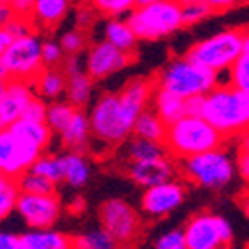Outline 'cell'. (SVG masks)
<instances>
[{
    "mask_svg": "<svg viewBox=\"0 0 249 249\" xmlns=\"http://www.w3.org/2000/svg\"><path fill=\"white\" fill-rule=\"evenodd\" d=\"M156 84L148 78H132L120 92L102 94L88 114L96 140L108 146L126 142L142 112L148 110Z\"/></svg>",
    "mask_w": 249,
    "mask_h": 249,
    "instance_id": "6da1fadb",
    "label": "cell"
},
{
    "mask_svg": "<svg viewBox=\"0 0 249 249\" xmlns=\"http://www.w3.org/2000/svg\"><path fill=\"white\" fill-rule=\"evenodd\" d=\"M201 118L221 136H233L249 128V96L230 84L213 88L203 96Z\"/></svg>",
    "mask_w": 249,
    "mask_h": 249,
    "instance_id": "7a4b0ae2",
    "label": "cell"
},
{
    "mask_svg": "<svg viewBox=\"0 0 249 249\" xmlns=\"http://www.w3.org/2000/svg\"><path fill=\"white\" fill-rule=\"evenodd\" d=\"M158 90H165L181 100L203 98L213 88H217V74L207 70L185 56L174 58L168 66L161 70L158 80L154 82Z\"/></svg>",
    "mask_w": 249,
    "mask_h": 249,
    "instance_id": "3957f363",
    "label": "cell"
},
{
    "mask_svg": "<svg viewBox=\"0 0 249 249\" xmlns=\"http://www.w3.org/2000/svg\"><path fill=\"white\" fill-rule=\"evenodd\" d=\"M126 22L138 40H160L183 26L181 4L172 0H142L136 2Z\"/></svg>",
    "mask_w": 249,
    "mask_h": 249,
    "instance_id": "277c9868",
    "label": "cell"
},
{
    "mask_svg": "<svg viewBox=\"0 0 249 249\" xmlns=\"http://www.w3.org/2000/svg\"><path fill=\"white\" fill-rule=\"evenodd\" d=\"M221 140L223 136L215 132L203 118L185 116L176 124H172V126H168L163 146L168 150V154L179 160H188L221 148Z\"/></svg>",
    "mask_w": 249,
    "mask_h": 249,
    "instance_id": "5b68a950",
    "label": "cell"
},
{
    "mask_svg": "<svg viewBox=\"0 0 249 249\" xmlns=\"http://www.w3.org/2000/svg\"><path fill=\"white\" fill-rule=\"evenodd\" d=\"M241 56H243V30L237 28H230L205 40H199L197 44H194L185 52L188 60L215 74L230 70Z\"/></svg>",
    "mask_w": 249,
    "mask_h": 249,
    "instance_id": "8992f818",
    "label": "cell"
},
{
    "mask_svg": "<svg viewBox=\"0 0 249 249\" xmlns=\"http://www.w3.org/2000/svg\"><path fill=\"white\" fill-rule=\"evenodd\" d=\"M181 172L185 179L203 190H221L230 185L237 174L235 161L225 150L217 148L183 160Z\"/></svg>",
    "mask_w": 249,
    "mask_h": 249,
    "instance_id": "52a82bcc",
    "label": "cell"
},
{
    "mask_svg": "<svg viewBox=\"0 0 249 249\" xmlns=\"http://www.w3.org/2000/svg\"><path fill=\"white\" fill-rule=\"evenodd\" d=\"M185 249H230L233 241V227L230 219L201 212L196 213L183 227Z\"/></svg>",
    "mask_w": 249,
    "mask_h": 249,
    "instance_id": "ba28073f",
    "label": "cell"
},
{
    "mask_svg": "<svg viewBox=\"0 0 249 249\" xmlns=\"http://www.w3.org/2000/svg\"><path fill=\"white\" fill-rule=\"evenodd\" d=\"M98 217L100 227L106 230L118 245H132L142 231V219L138 212L122 197L104 201L98 210Z\"/></svg>",
    "mask_w": 249,
    "mask_h": 249,
    "instance_id": "9c48e42d",
    "label": "cell"
},
{
    "mask_svg": "<svg viewBox=\"0 0 249 249\" xmlns=\"http://www.w3.org/2000/svg\"><path fill=\"white\" fill-rule=\"evenodd\" d=\"M4 66L8 70L10 80L30 82L42 70V40L38 34H28L24 38H16L10 48L2 56Z\"/></svg>",
    "mask_w": 249,
    "mask_h": 249,
    "instance_id": "30bf717a",
    "label": "cell"
},
{
    "mask_svg": "<svg viewBox=\"0 0 249 249\" xmlns=\"http://www.w3.org/2000/svg\"><path fill=\"white\" fill-rule=\"evenodd\" d=\"M16 213L28 225V230H52L62 215V199L58 194H20L16 201Z\"/></svg>",
    "mask_w": 249,
    "mask_h": 249,
    "instance_id": "8fae6325",
    "label": "cell"
},
{
    "mask_svg": "<svg viewBox=\"0 0 249 249\" xmlns=\"http://www.w3.org/2000/svg\"><path fill=\"white\" fill-rule=\"evenodd\" d=\"M40 156L42 152L16 142L10 130H0V176L10 179L22 178L30 172Z\"/></svg>",
    "mask_w": 249,
    "mask_h": 249,
    "instance_id": "7c38bea8",
    "label": "cell"
},
{
    "mask_svg": "<svg viewBox=\"0 0 249 249\" xmlns=\"http://www.w3.org/2000/svg\"><path fill=\"white\" fill-rule=\"evenodd\" d=\"M185 199V188L178 179L154 185L142 194V210L150 217H165L174 213Z\"/></svg>",
    "mask_w": 249,
    "mask_h": 249,
    "instance_id": "4fadbf2b",
    "label": "cell"
},
{
    "mask_svg": "<svg viewBox=\"0 0 249 249\" xmlns=\"http://www.w3.org/2000/svg\"><path fill=\"white\" fill-rule=\"evenodd\" d=\"M132 62V56L116 50L106 40H102L98 44H92V48L86 54L84 62V72L96 82V80H106L112 74L124 70Z\"/></svg>",
    "mask_w": 249,
    "mask_h": 249,
    "instance_id": "5bb4252c",
    "label": "cell"
},
{
    "mask_svg": "<svg viewBox=\"0 0 249 249\" xmlns=\"http://www.w3.org/2000/svg\"><path fill=\"white\" fill-rule=\"evenodd\" d=\"M32 98L34 92L28 82L8 80L6 90L0 98V130H8L18 120H22L24 110Z\"/></svg>",
    "mask_w": 249,
    "mask_h": 249,
    "instance_id": "9a60e30c",
    "label": "cell"
},
{
    "mask_svg": "<svg viewBox=\"0 0 249 249\" xmlns=\"http://www.w3.org/2000/svg\"><path fill=\"white\" fill-rule=\"evenodd\" d=\"M126 174L136 185L150 190L154 185L172 181L176 168L170 158H161V160H154V161H134L128 165Z\"/></svg>",
    "mask_w": 249,
    "mask_h": 249,
    "instance_id": "2e32d148",
    "label": "cell"
},
{
    "mask_svg": "<svg viewBox=\"0 0 249 249\" xmlns=\"http://www.w3.org/2000/svg\"><path fill=\"white\" fill-rule=\"evenodd\" d=\"M18 249H74V237L60 230H28L18 233Z\"/></svg>",
    "mask_w": 249,
    "mask_h": 249,
    "instance_id": "e0dca14e",
    "label": "cell"
},
{
    "mask_svg": "<svg viewBox=\"0 0 249 249\" xmlns=\"http://www.w3.org/2000/svg\"><path fill=\"white\" fill-rule=\"evenodd\" d=\"M16 142H20L22 146L34 148L38 152H42L50 146L52 142V132L46 126V122H30V120H18L14 126L8 128Z\"/></svg>",
    "mask_w": 249,
    "mask_h": 249,
    "instance_id": "ac0fdd59",
    "label": "cell"
},
{
    "mask_svg": "<svg viewBox=\"0 0 249 249\" xmlns=\"http://www.w3.org/2000/svg\"><path fill=\"white\" fill-rule=\"evenodd\" d=\"M32 92L40 100H52L56 102L66 92V76L60 68H42L38 76L30 82Z\"/></svg>",
    "mask_w": 249,
    "mask_h": 249,
    "instance_id": "d6986e66",
    "label": "cell"
},
{
    "mask_svg": "<svg viewBox=\"0 0 249 249\" xmlns=\"http://www.w3.org/2000/svg\"><path fill=\"white\" fill-rule=\"evenodd\" d=\"M90 136H92V128H90L88 114L84 110H76L70 124L66 126V130L60 134V140L70 152H80L82 154V150L88 148Z\"/></svg>",
    "mask_w": 249,
    "mask_h": 249,
    "instance_id": "ffe728a7",
    "label": "cell"
},
{
    "mask_svg": "<svg viewBox=\"0 0 249 249\" xmlns=\"http://www.w3.org/2000/svg\"><path fill=\"white\" fill-rule=\"evenodd\" d=\"M70 2H66V0H36L30 20L32 24H38L42 28H54L66 18Z\"/></svg>",
    "mask_w": 249,
    "mask_h": 249,
    "instance_id": "44dd1931",
    "label": "cell"
},
{
    "mask_svg": "<svg viewBox=\"0 0 249 249\" xmlns=\"http://www.w3.org/2000/svg\"><path fill=\"white\" fill-rule=\"evenodd\" d=\"M104 40L108 44H112L116 50L124 52L132 56L136 52V46H138V38L136 34L132 32V28L128 26L126 20L122 18H110L106 26H104Z\"/></svg>",
    "mask_w": 249,
    "mask_h": 249,
    "instance_id": "7402d4cb",
    "label": "cell"
},
{
    "mask_svg": "<svg viewBox=\"0 0 249 249\" xmlns=\"http://www.w3.org/2000/svg\"><path fill=\"white\" fill-rule=\"evenodd\" d=\"M62 168H64V181L70 188H84L92 176V168L84 154L80 152H66L62 154Z\"/></svg>",
    "mask_w": 249,
    "mask_h": 249,
    "instance_id": "603a6c76",
    "label": "cell"
},
{
    "mask_svg": "<svg viewBox=\"0 0 249 249\" xmlns=\"http://www.w3.org/2000/svg\"><path fill=\"white\" fill-rule=\"evenodd\" d=\"M154 112L160 116V120L165 126H172L178 120L185 118V100L165 92V90H158L154 92Z\"/></svg>",
    "mask_w": 249,
    "mask_h": 249,
    "instance_id": "cb8c5ba5",
    "label": "cell"
},
{
    "mask_svg": "<svg viewBox=\"0 0 249 249\" xmlns=\"http://www.w3.org/2000/svg\"><path fill=\"white\" fill-rule=\"evenodd\" d=\"M66 102L70 104L72 108L76 110H82L84 106H88L90 100H92V94H94V80L82 72L78 76H72V78H66Z\"/></svg>",
    "mask_w": 249,
    "mask_h": 249,
    "instance_id": "d4e9b609",
    "label": "cell"
},
{
    "mask_svg": "<svg viewBox=\"0 0 249 249\" xmlns=\"http://www.w3.org/2000/svg\"><path fill=\"white\" fill-rule=\"evenodd\" d=\"M165 132H168V126L160 120V116L154 110L142 112L134 124V130H132L134 138H142V140L156 142V143H163Z\"/></svg>",
    "mask_w": 249,
    "mask_h": 249,
    "instance_id": "484cf974",
    "label": "cell"
},
{
    "mask_svg": "<svg viewBox=\"0 0 249 249\" xmlns=\"http://www.w3.org/2000/svg\"><path fill=\"white\" fill-rule=\"evenodd\" d=\"M126 152H128L130 163H134V161H154V160L168 158V150H165L163 143L148 142V140H142V138H132L128 142Z\"/></svg>",
    "mask_w": 249,
    "mask_h": 249,
    "instance_id": "4316f807",
    "label": "cell"
},
{
    "mask_svg": "<svg viewBox=\"0 0 249 249\" xmlns=\"http://www.w3.org/2000/svg\"><path fill=\"white\" fill-rule=\"evenodd\" d=\"M76 108H72L66 100H56L48 104V110H46V126L50 128L52 134H62L66 130V126L70 124L72 116H74Z\"/></svg>",
    "mask_w": 249,
    "mask_h": 249,
    "instance_id": "83f0119b",
    "label": "cell"
},
{
    "mask_svg": "<svg viewBox=\"0 0 249 249\" xmlns=\"http://www.w3.org/2000/svg\"><path fill=\"white\" fill-rule=\"evenodd\" d=\"M32 174L44 178L48 181H52L54 185H58L60 181H64V168H62V154H42L36 163L30 168Z\"/></svg>",
    "mask_w": 249,
    "mask_h": 249,
    "instance_id": "f1b7e54d",
    "label": "cell"
},
{
    "mask_svg": "<svg viewBox=\"0 0 249 249\" xmlns=\"http://www.w3.org/2000/svg\"><path fill=\"white\" fill-rule=\"evenodd\" d=\"M120 245L114 241V237L102 230V227H90L82 231L78 237H74V249H118Z\"/></svg>",
    "mask_w": 249,
    "mask_h": 249,
    "instance_id": "f546056e",
    "label": "cell"
},
{
    "mask_svg": "<svg viewBox=\"0 0 249 249\" xmlns=\"http://www.w3.org/2000/svg\"><path fill=\"white\" fill-rule=\"evenodd\" d=\"M18 196H20V190L16 179L0 176V221L8 219L16 212Z\"/></svg>",
    "mask_w": 249,
    "mask_h": 249,
    "instance_id": "4dcf8cb0",
    "label": "cell"
},
{
    "mask_svg": "<svg viewBox=\"0 0 249 249\" xmlns=\"http://www.w3.org/2000/svg\"><path fill=\"white\" fill-rule=\"evenodd\" d=\"M20 194H30V196H52L56 194V185L44 178H40L32 172L24 174L22 178L16 179Z\"/></svg>",
    "mask_w": 249,
    "mask_h": 249,
    "instance_id": "1f68e13d",
    "label": "cell"
},
{
    "mask_svg": "<svg viewBox=\"0 0 249 249\" xmlns=\"http://www.w3.org/2000/svg\"><path fill=\"white\" fill-rule=\"evenodd\" d=\"M179 4H181V24H197L215 12L212 2L192 0V2H179Z\"/></svg>",
    "mask_w": 249,
    "mask_h": 249,
    "instance_id": "d6a6232c",
    "label": "cell"
},
{
    "mask_svg": "<svg viewBox=\"0 0 249 249\" xmlns=\"http://www.w3.org/2000/svg\"><path fill=\"white\" fill-rule=\"evenodd\" d=\"M230 86L249 96V58L247 56H241L230 68Z\"/></svg>",
    "mask_w": 249,
    "mask_h": 249,
    "instance_id": "836d02e7",
    "label": "cell"
},
{
    "mask_svg": "<svg viewBox=\"0 0 249 249\" xmlns=\"http://www.w3.org/2000/svg\"><path fill=\"white\" fill-rule=\"evenodd\" d=\"M94 10H98L100 14H106L112 18H120L122 14H130L136 6V2L132 0H96L90 4Z\"/></svg>",
    "mask_w": 249,
    "mask_h": 249,
    "instance_id": "e575fe53",
    "label": "cell"
},
{
    "mask_svg": "<svg viewBox=\"0 0 249 249\" xmlns=\"http://www.w3.org/2000/svg\"><path fill=\"white\" fill-rule=\"evenodd\" d=\"M64 62V50L56 40H42V66L60 68Z\"/></svg>",
    "mask_w": 249,
    "mask_h": 249,
    "instance_id": "d590c367",
    "label": "cell"
},
{
    "mask_svg": "<svg viewBox=\"0 0 249 249\" xmlns=\"http://www.w3.org/2000/svg\"><path fill=\"white\" fill-rule=\"evenodd\" d=\"M86 42H88L86 34L82 30H70L60 38V46L64 50V54H68V56H78L86 48Z\"/></svg>",
    "mask_w": 249,
    "mask_h": 249,
    "instance_id": "8d00e7d4",
    "label": "cell"
},
{
    "mask_svg": "<svg viewBox=\"0 0 249 249\" xmlns=\"http://www.w3.org/2000/svg\"><path fill=\"white\" fill-rule=\"evenodd\" d=\"M156 249H185V241H183V230H168L160 233V237L156 239Z\"/></svg>",
    "mask_w": 249,
    "mask_h": 249,
    "instance_id": "74e56055",
    "label": "cell"
},
{
    "mask_svg": "<svg viewBox=\"0 0 249 249\" xmlns=\"http://www.w3.org/2000/svg\"><path fill=\"white\" fill-rule=\"evenodd\" d=\"M46 110H48V104L40 98H32L28 102V106L24 110V116L22 120H30V122H44L46 120Z\"/></svg>",
    "mask_w": 249,
    "mask_h": 249,
    "instance_id": "f35d334b",
    "label": "cell"
},
{
    "mask_svg": "<svg viewBox=\"0 0 249 249\" xmlns=\"http://www.w3.org/2000/svg\"><path fill=\"white\" fill-rule=\"evenodd\" d=\"M32 20L30 18H22V16H14L10 22L4 26L8 32H10V36L16 40V38H24V36H28V34H32Z\"/></svg>",
    "mask_w": 249,
    "mask_h": 249,
    "instance_id": "ab89813d",
    "label": "cell"
},
{
    "mask_svg": "<svg viewBox=\"0 0 249 249\" xmlns=\"http://www.w3.org/2000/svg\"><path fill=\"white\" fill-rule=\"evenodd\" d=\"M62 72H64L66 78H72V76H78L84 72V66H82L80 62V56H68L64 62H62Z\"/></svg>",
    "mask_w": 249,
    "mask_h": 249,
    "instance_id": "60d3db41",
    "label": "cell"
},
{
    "mask_svg": "<svg viewBox=\"0 0 249 249\" xmlns=\"http://www.w3.org/2000/svg\"><path fill=\"white\" fill-rule=\"evenodd\" d=\"M0 249H18V233L0 230Z\"/></svg>",
    "mask_w": 249,
    "mask_h": 249,
    "instance_id": "b9f144b4",
    "label": "cell"
},
{
    "mask_svg": "<svg viewBox=\"0 0 249 249\" xmlns=\"http://www.w3.org/2000/svg\"><path fill=\"white\" fill-rule=\"evenodd\" d=\"M12 10L16 16H22V18H30L32 14V6L34 2H30V0H12Z\"/></svg>",
    "mask_w": 249,
    "mask_h": 249,
    "instance_id": "7bdbcfd3",
    "label": "cell"
},
{
    "mask_svg": "<svg viewBox=\"0 0 249 249\" xmlns=\"http://www.w3.org/2000/svg\"><path fill=\"white\" fill-rule=\"evenodd\" d=\"M201 106H203V98H192V100H185V116L201 118Z\"/></svg>",
    "mask_w": 249,
    "mask_h": 249,
    "instance_id": "ee69618b",
    "label": "cell"
},
{
    "mask_svg": "<svg viewBox=\"0 0 249 249\" xmlns=\"http://www.w3.org/2000/svg\"><path fill=\"white\" fill-rule=\"evenodd\" d=\"M235 168H237V172H239L241 179L249 183V154H247V152H241V154H239V158H237V165H235Z\"/></svg>",
    "mask_w": 249,
    "mask_h": 249,
    "instance_id": "f6af8a7d",
    "label": "cell"
},
{
    "mask_svg": "<svg viewBox=\"0 0 249 249\" xmlns=\"http://www.w3.org/2000/svg\"><path fill=\"white\" fill-rule=\"evenodd\" d=\"M92 10H94L92 6H84L82 10H78L76 20H78V26H80V30H82V28H86V26L92 22V18H94V12H92Z\"/></svg>",
    "mask_w": 249,
    "mask_h": 249,
    "instance_id": "bcb514c9",
    "label": "cell"
},
{
    "mask_svg": "<svg viewBox=\"0 0 249 249\" xmlns=\"http://www.w3.org/2000/svg\"><path fill=\"white\" fill-rule=\"evenodd\" d=\"M14 16L16 14L12 10V4L10 2H4V0H0V26H6Z\"/></svg>",
    "mask_w": 249,
    "mask_h": 249,
    "instance_id": "7dc6e473",
    "label": "cell"
},
{
    "mask_svg": "<svg viewBox=\"0 0 249 249\" xmlns=\"http://www.w3.org/2000/svg\"><path fill=\"white\" fill-rule=\"evenodd\" d=\"M12 42H14V38L10 36V32L4 26H0V58L4 56V52L10 48Z\"/></svg>",
    "mask_w": 249,
    "mask_h": 249,
    "instance_id": "c3c4849f",
    "label": "cell"
},
{
    "mask_svg": "<svg viewBox=\"0 0 249 249\" xmlns=\"http://www.w3.org/2000/svg\"><path fill=\"white\" fill-rule=\"evenodd\" d=\"M84 203H86V201L82 199V197H74V199H72V205H70V210H72L74 213H78V212H84V207H86Z\"/></svg>",
    "mask_w": 249,
    "mask_h": 249,
    "instance_id": "681fc988",
    "label": "cell"
},
{
    "mask_svg": "<svg viewBox=\"0 0 249 249\" xmlns=\"http://www.w3.org/2000/svg\"><path fill=\"white\" fill-rule=\"evenodd\" d=\"M241 152H247L249 154V128L241 136Z\"/></svg>",
    "mask_w": 249,
    "mask_h": 249,
    "instance_id": "f907efd6",
    "label": "cell"
},
{
    "mask_svg": "<svg viewBox=\"0 0 249 249\" xmlns=\"http://www.w3.org/2000/svg\"><path fill=\"white\" fill-rule=\"evenodd\" d=\"M0 80H2V82H8V80H10L8 70H6V66H4V60H2V58H0Z\"/></svg>",
    "mask_w": 249,
    "mask_h": 249,
    "instance_id": "816d5d0a",
    "label": "cell"
},
{
    "mask_svg": "<svg viewBox=\"0 0 249 249\" xmlns=\"http://www.w3.org/2000/svg\"><path fill=\"white\" fill-rule=\"evenodd\" d=\"M243 56L249 58V30H243Z\"/></svg>",
    "mask_w": 249,
    "mask_h": 249,
    "instance_id": "f5cc1de1",
    "label": "cell"
},
{
    "mask_svg": "<svg viewBox=\"0 0 249 249\" xmlns=\"http://www.w3.org/2000/svg\"><path fill=\"white\" fill-rule=\"evenodd\" d=\"M243 207H245V212L249 213V194L245 196V199H243Z\"/></svg>",
    "mask_w": 249,
    "mask_h": 249,
    "instance_id": "db71d44e",
    "label": "cell"
},
{
    "mask_svg": "<svg viewBox=\"0 0 249 249\" xmlns=\"http://www.w3.org/2000/svg\"><path fill=\"white\" fill-rule=\"evenodd\" d=\"M4 90H6V82H2V80H0V98H2Z\"/></svg>",
    "mask_w": 249,
    "mask_h": 249,
    "instance_id": "11a10c76",
    "label": "cell"
}]
</instances>
